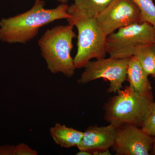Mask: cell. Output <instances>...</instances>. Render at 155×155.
I'll return each mask as SVG.
<instances>
[{
    "instance_id": "obj_21",
    "label": "cell",
    "mask_w": 155,
    "mask_h": 155,
    "mask_svg": "<svg viewBox=\"0 0 155 155\" xmlns=\"http://www.w3.org/2000/svg\"><path fill=\"white\" fill-rule=\"evenodd\" d=\"M151 151L152 154L155 155V137H154V140L153 144Z\"/></svg>"
},
{
    "instance_id": "obj_4",
    "label": "cell",
    "mask_w": 155,
    "mask_h": 155,
    "mask_svg": "<svg viewBox=\"0 0 155 155\" xmlns=\"http://www.w3.org/2000/svg\"><path fill=\"white\" fill-rule=\"evenodd\" d=\"M67 19L69 24L78 30L77 51L74 58L76 69L84 68L93 59L105 58L107 36L100 27L95 17H86L69 6Z\"/></svg>"
},
{
    "instance_id": "obj_10",
    "label": "cell",
    "mask_w": 155,
    "mask_h": 155,
    "mask_svg": "<svg viewBox=\"0 0 155 155\" xmlns=\"http://www.w3.org/2000/svg\"><path fill=\"white\" fill-rule=\"evenodd\" d=\"M148 76L135 56L129 58L126 77L129 86L142 94L153 95L152 87L148 78Z\"/></svg>"
},
{
    "instance_id": "obj_19",
    "label": "cell",
    "mask_w": 155,
    "mask_h": 155,
    "mask_svg": "<svg viewBox=\"0 0 155 155\" xmlns=\"http://www.w3.org/2000/svg\"><path fill=\"white\" fill-rule=\"evenodd\" d=\"M77 155H91L92 153L90 152L84 150H79V151L76 153Z\"/></svg>"
},
{
    "instance_id": "obj_15",
    "label": "cell",
    "mask_w": 155,
    "mask_h": 155,
    "mask_svg": "<svg viewBox=\"0 0 155 155\" xmlns=\"http://www.w3.org/2000/svg\"><path fill=\"white\" fill-rule=\"evenodd\" d=\"M141 128L145 132L155 137V114L150 113L142 125Z\"/></svg>"
},
{
    "instance_id": "obj_18",
    "label": "cell",
    "mask_w": 155,
    "mask_h": 155,
    "mask_svg": "<svg viewBox=\"0 0 155 155\" xmlns=\"http://www.w3.org/2000/svg\"><path fill=\"white\" fill-rule=\"evenodd\" d=\"M92 155H110V150H102L94 151L92 153Z\"/></svg>"
},
{
    "instance_id": "obj_23",
    "label": "cell",
    "mask_w": 155,
    "mask_h": 155,
    "mask_svg": "<svg viewBox=\"0 0 155 155\" xmlns=\"http://www.w3.org/2000/svg\"><path fill=\"white\" fill-rule=\"evenodd\" d=\"M153 77L154 78L155 80V57L154 59V72H153V74L152 75Z\"/></svg>"
},
{
    "instance_id": "obj_1",
    "label": "cell",
    "mask_w": 155,
    "mask_h": 155,
    "mask_svg": "<svg viewBox=\"0 0 155 155\" xmlns=\"http://www.w3.org/2000/svg\"><path fill=\"white\" fill-rule=\"evenodd\" d=\"M45 2L35 0L31 9L22 14L0 21V40L9 43H26L33 39L41 28L59 19L71 17L69 6L62 3L55 8H44Z\"/></svg>"
},
{
    "instance_id": "obj_6",
    "label": "cell",
    "mask_w": 155,
    "mask_h": 155,
    "mask_svg": "<svg viewBox=\"0 0 155 155\" xmlns=\"http://www.w3.org/2000/svg\"><path fill=\"white\" fill-rule=\"evenodd\" d=\"M129 59H117L110 57L90 61L84 67V71L78 82L84 84L103 78L110 82L107 92L116 94L122 88V84L126 80Z\"/></svg>"
},
{
    "instance_id": "obj_7",
    "label": "cell",
    "mask_w": 155,
    "mask_h": 155,
    "mask_svg": "<svg viewBox=\"0 0 155 155\" xmlns=\"http://www.w3.org/2000/svg\"><path fill=\"white\" fill-rule=\"evenodd\" d=\"M95 17L107 36L122 27L143 22L133 0H112Z\"/></svg>"
},
{
    "instance_id": "obj_22",
    "label": "cell",
    "mask_w": 155,
    "mask_h": 155,
    "mask_svg": "<svg viewBox=\"0 0 155 155\" xmlns=\"http://www.w3.org/2000/svg\"><path fill=\"white\" fill-rule=\"evenodd\" d=\"M61 3H67L69 0H57Z\"/></svg>"
},
{
    "instance_id": "obj_12",
    "label": "cell",
    "mask_w": 155,
    "mask_h": 155,
    "mask_svg": "<svg viewBox=\"0 0 155 155\" xmlns=\"http://www.w3.org/2000/svg\"><path fill=\"white\" fill-rule=\"evenodd\" d=\"M71 7L86 17H95L112 0H73Z\"/></svg>"
},
{
    "instance_id": "obj_11",
    "label": "cell",
    "mask_w": 155,
    "mask_h": 155,
    "mask_svg": "<svg viewBox=\"0 0 155 155\" xmlns=\"http://www.w3.org/2000/svg\"><path fill=\"white\" fill-rule=\"evenodd\" d=\"M83 133L84 132L59 123H56L50 129L53 141L61 147L66 148L77 147L82 139Z\"/></svg>"
},
{
    "instance_id": "obj_3",
    "label": "cell",
    "mask_w": 155,
    "mask_h": 155,
    "mask_svg": "<svg viewBox=\"0 0 155 155\" xmlns=\"http://www.w3.org/2000/svg\"><path fill=\"white\" fill-rule=\"evenodd\" d=\"M116 94L104 107L105 120L116 127L129 124L141 127L150 114L153 95L142 94L129 85Z\"/></svg>"
},
{
    "instance_id": "obj_8",
    "label": "cell",
    "mask_w": 155,
    "mask_h": 155,
    "mask_svg": "<svg viewBox=\"0 0 155 155\" xmlns=\"http://www.w3.org/2000/svg\"><path fill=\"white\" fill-rule=\"evenodd\" d=\"M154 137L140 127L124 124L116 127L115 143L112 147L118 155H148L152 149Z\"/></svg>"
},
{
    "instance_id": "obj_20",
    "label": "cell",
    "mask_w": 155,
    "mask_h": 155,
    "mask_svg": "<svg viewBox=\"0 0 155 155\" xmlns=\"http://www.w3.org/2000/svg\"><path fill=\"white\" fill-rule=\"evenodd\" d=\"M150 113L155 114V102H153L151 106L150 110Z\"/></svg>"
},
{
    "instance_id": "obj_16",
    "label": "cell",
    "mask_w": 155,
    "mask_h": 155,
    "mask_svg": "<svg viewBox=\"0 0 155 155\" xmlns=\"http://www.w3.org/2000/svg\"><path fill=\"white\" fill-rule=\"evenodd\" d=\"M38 153L27 144L19 143L15 146V155H37Z\"/></svg>"
},
{
    "instance_id": "obj_5",
    "label": "cell",
    "mask_w": 155,
    "mask_h": 155,
    "mask_svg": "<svg viewBox=\"0 0 155 155\" xmlns=\"http://www.w3.org/2000/svg\"><path fill=\"white\" fill-rule=\"evenodd\" d=\"M153 43H155V28L143 22L122 27L108 35L106 40V51L112 58L129 59L134 56L138 47Z\"/></svg>"
},
{
    "instance_id": "obj_13",
    "label": "cell",
    "mask_w": 155,
    "mask_h": 155,
    "mask_svg": "<svg viewBox=\"0 0 155 155\" xmlns=\"http://www.w3.org/2000/svg\"><path fill=\"white\" fill-rule=\"evenodd\" d=\"M134 56L148 75H153L155 57V43L140 46L136 49Z\"/></svg>"
},
{
    "instance_id": "obj_14",
    "label": "cell",
    "mask_w": 155,
    "mask_h": 155,
    "mask_svg": "<svg viewBox=\"0 0 155 155\" xmlns=\"http://www.w3.org/2000/svg\"><path fill=\"white\" fill-rule=\"evenodd\" d=\"M140 11L143 22L155 28V5L153 0H133Z\"/></svg>"
},
{
    "instance_id": "obj_17",
    "label": "cell",
    "mask_w": 155,
    "mask_h": 155,
    "mask_svg": "<svg viewBox=\"0 0 155 155\" xmlns=\"http://www.w3.org/2000/svg\"><path fill=\"white\" fill-rule=\"evenodd\" d=\"M0 155H15V146L6 145L0 147Z\"/></svg>"
},
{
    "instance_id": "obj_9",
    "label": "cell",
    "mask_w": 155,
    "mask_h": 155,
    "mask_svg": "<svg viewBox=\"0 0 155 155\" xmlns=\"http://www.w3.org/2000/svg\"><path fill=\"white\" fill-rule=\"evenodd\" d=\"M116 133V127L111 124L104 126H89L84 132L82 139L77 147L91 153L94 151L110 150L115 143Z\"/></svg>"
},
{
    "instance_id": "obj_2",
    "label": "cell",
    "mask_w": 155,
    "mask_h": 155,
    "mask_svg": "<svg viewBox=\"0 0 155 155\" xmlns=\"http://www.w3.org/2000/svg\"><path fill=\"white\" fill-rule=\"evenodd\" d=\"M74 27L69 23L57 25L47 30L39 40L41 55L53 74L61 73L68 78L74 75L76 68L71 55L72 41L76 37Z\"/></svg>"
}]
</instances>
